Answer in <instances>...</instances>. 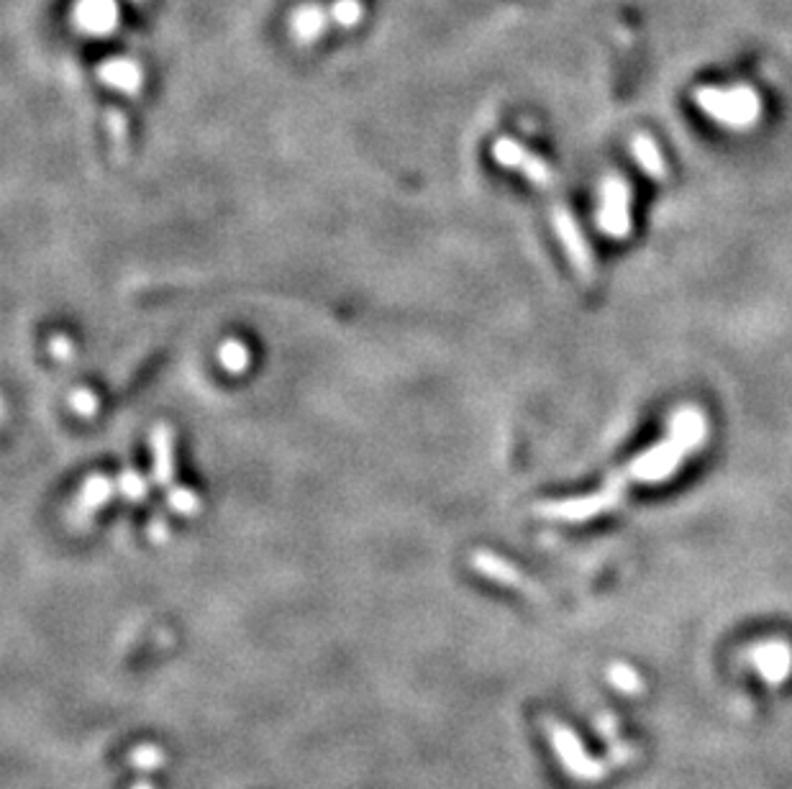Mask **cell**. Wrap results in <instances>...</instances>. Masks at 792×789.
Masks as SVG:
<instances>
[{"instance_id":"obj_3","label":"cell","mask_w":792,"mask_h":789,"mask_svg":"<svg viewBox=\"0 0 792 789\" xmlns=\"http://www.w3.org/2000/svg\"><path fill=\"white\" fill-rule=\"evenodd\" d=\"M598 226L611 239H626L631 234V188L624 177H605L598 205Z\"/></svg>"},{"instance_id":"obj_8","label":"cell","mask_w":792,"mask_h":789,"mask_svg":"<svg viewBox=\"0 0 792 789\" xmlns=\"http://www.w3.org/2000/svg\"><path fill=\"white\" fill-rule=\"evenodd\" d=\"M98 77L108 87H114V91L129 95V98L139 95V91H142V83H144V72L134 62V59H108L106 64H101Z\"/></svg>"},{"instance_id":"obj_15","label":"cell","mask_w":792,"mask_h":789,"mask_svg":"<svg viewBox=\"0 0 792 789\" xmlns=\"http://www.w3.org/2000/svg\"><path fill=\"white\" fill-rule=\"evenodd\" d=\"M329 11H331V21L342 28H354L362 19H365V5H362V0H336Z\"/></svg>"},{"instance_id":"obj_17","label":"cell","mask_w":792,"mask_h":789,"mask_svg":"<svg viewBox=\"0 0 792 789\" xmlns=\"http://www.w3.org/2000/svg\"><path fill=\"white\" fill-rule=\"evenodd\" d=\"M118 490H121V495L126 500H131V503H142V500L146 498V490H150V485H146V479L139 475V471L126 469V471H121V477H118Z\"/></svg>"},{"instance_id":"obj_13","label":"cell","mask_w":792,"mask_h":789,"mask_svg":"<svg viewBox=\"0 0 792 789\" xmlns=\"http://www.w3.org/2000/svg\"><path fill=\"white\" fill-rule=\"evenodd\" d=\"M249 349L239 338H226L218 346V364L224 367L228 374H241L249 367Z\"/></svg>"},{"instance_id":"obj_6","label":"cell","mask_w":792,"mask_h":789,"mask_svg":"<svg viewBox=\"0 0 792 789\" xmlns=\"http://www.w3.org/2000/svg\"><path fill=\"white\" fill-rule=\"evenodd\" d=\"M152 477L159 488H173L175 479V433L169 426H154L152 437Z\"/></svg>"},{"instance_id":"obj_2","label":"cell","mask_w":792,"mask_h":789,"mask_svg":"<svg viewBox=\"0 0 792 789\" xmlns=\"http://www.w3.org/2000/svg\"><path fill=\"white\" fill-rule=\"evenodd\" d=\"M698 106L702 113L731 131L752 129L761 116V103L752 87H731V91L702 87L698 93Z\"/></svg>"},{"instance_id":"obj_16","label":"cell","mask_w":792,"mask_h":789,"mask_svg":"<svg viewBox=\"0 0 792 789\" xmlns=\"http://www.w3.org/2000/svg\"><path fill=\"white\" fill-rule=\"evenodd\" d=\"M106 127H108V136L110 142L116 146L118 157H126V146H129V121L121 110L110 108L106 113Z\"/></svg>"},{"instance_id":"obj_7","label":"cell","mask_w":792,"mask_h":789,"mask_svg":"<svg viewBox=\"0 0 792 789\" xmlns=\"http://www.w3.org/2000/svg\"><path fill=\"white\" fill-rule=\"evenodd\" d=\"M75 24L80 32L106 36L118 24L116 0H80L75 9Z\"/></svg>"},{"instance_id":"obj_9","label":"cell","mask_w":792,"mask_h":789,"mask_svg":"<svg viewBox=\"0 0 792 789\" xmlns=\"http://www.w3.org/2000/svg\"><path fill=\"white\" fill-rule=\"evenodd\" d=\"M329 19L331 11H326L323 5H300L298 11L293 13L291 19V28L293 36L300 44H314L316 39H321L329 28Z\"/></svg>"},{"instance_id":"obj_5","label":"cell","mask_w":792,"mask_h":789,"mask_svg":"<svg viewBox=\"0 0 792 789\" xmlns=\"http://www.w3.org/2000/svg\"><path fill=\"white\" fill-rule=\"evenodd\" d=\"M552 224L557 228L562 247H565V252L569 256V262H572L577 275H580L584 283H592V277H595V262H592V252L588 241H584L580 226H577V220L569 216L567 208H557L552 216Z\"/></svg>"},{"instance_id":"obj_20","label":"cell","mask_w":792,"mask_h":789,"mask_svg":"<svg viewBox=\"0 0 792 789\" xmlns=\"http://www.w3.org/2000/svg\"><path fill=\"white\" fill-rule=\"evenodd\" d=\"M49 351H51V357H55L57 361H62V364H70V361L75 359V344H72L70 338L62 334L49 338Z\"/></svg>"},{"instance_id":"obj_14","label":"cell","mask_w":792,"mask_h":789,"mask_svg":"<svg viewBox=\"0 0 792 789\" xmlns=\"http://www.w3.org/2000/svg\"><path fill=\"white\" fill-rule=\"evenodd\" d=\"M129 764L137 772H157L167 764V754L159 746H154V743H144V746H137L131 751Z\"/></svg>"},{"instance_id":"obj_10","label":"cell","mask_w":792,"mask_h":789,"mask_svg":"<svg viewBox=\"0 0 792 789\" xmlns=\"http://www.w3.org/2000/svg\"><path fill=\"white\" fill-rule=\"evenodd\" d=\"M470 564L475 566L480 574H485L487 579L500 582V585L508 587H521L523 577L516 566H510L506 559H500L498 554H490V551H475L470 559Z\"/></svg>"},{"instance_id":"obj_18","label":"cell","mask_w":792,"mask_h":789,"mask_svg":"<svg viewBox=\"0 0 792 789\" xmlns=\"http://www.w3.org/2000/svg\"><path fill=\"white\" fill-rule=\"evenodd\" d=\"M167 500H169V507L180 515H196L198 511H201V500H198L196 492L188 488H169Z\"/></svg>"},{"instance_id":"obj_12","label":"cell","mask_w":792,"mask_h":789,"mask_svg":"<svg viewBox=\"0 0 792 789\" xmlns=\"http://www.w3.org/2000/svg\"><path fill=\"white\" fill-rule=\"evenodd\" d=\"M631 154H634V159L641 165L643 172L651 177V180H664V177H667V165H664L662 152H659V146L651 142L647 134L634 139Z\"/></svg>"},{"instance_id":"obj_19","label":"cell","mask_w":792,"mask_h":789,"mask_svg":"<svg viewBox=\"0 0 792 789\" xmlns=\"http://www.w3.org/2000/svg\"><path fill=\"white\" fill-rule=\"evenodd\" d=\"M70 405H72V410L78 413V416L93 418L95 413H98V395H95L93 390H87V387H78V390H72Z\"/></svg>"},{"instance_id":"obj_21","label":"cell","mask_w":792,"mask_h":789,"mask_svg":"<svg viewBox=\"0 0 792 789\" xmlns=\"http://www.w3.org/2000/svg\"><path fill=\"white\" fill-rule=\"evenodd\" d=\"M167 534H169V526L167 521L162 518V515H154L152 523H150V538L154 543H165L167 541Z\"/></svg>"},{"instance_id":"obj_11","label":"cell","mask_w":792,"mask_h":789,"mask_svg":"<svg viewBox=\"0 0 792 789\" xmlns=\"http://www.w3.org/2000/svg\"><path fill=\"white\" fill-rule=\"evenodd\" d=\"M114 495H116L114 479H108L106 475H93V477H87L83 488H80L78 507L83 513H93V511H98V507L108 505Z\"/></svg>"},{"instance_id":"obj_1","label":"cell","mask_w":792,"mask_h":789,"mask_svg":"<svg viewBox=\"0 0 792 789\" xmlns=\"http://www.w3.org/2000/svg\"><path fill=\"white\" fill-rule=\"evenodd\" d=\"M706 439L708 423L702 413L698 408H690V405L679 408L670 420L667 439L647 449L618 477H613L608 488L603 490V498L608 500V505H613L620 498L618 492L626 482H659V479H667L687 459V454H693L695 449L706 444Z\"/></svg>"},{"instance_id":"obj_4","label":"cell","mask_w":792,"mask_h":789,"mask_svg":"<svg viewBox=\"0 0 792 789\" xmlns=\"http://www.w3.org/2000/svg\"><path fill=\"white\" fill-rule=\"evenodd\" d=\"M493 157L500 167L513 169V172L523 175L525 180L534 182L539 188H549L554 182L552 167L542 157H536L534 152L525 150L523 144L513 142V139H498L493 144Z\"/></svg>"},{"instance_id":"obj_22","label":"cell","mask_w":792,"mask_h":789,"mask_svg":"<svg viewBox=\"0 0 792 789\" xmlns=\"http://www.w3.org/2000/svg\"><path fill=\"white\" fill-rule=\"evenodd\" d=\"M131 789H154V787L150 785V781H137V785L131 787Z\"/></svg>"}]
</instances>
